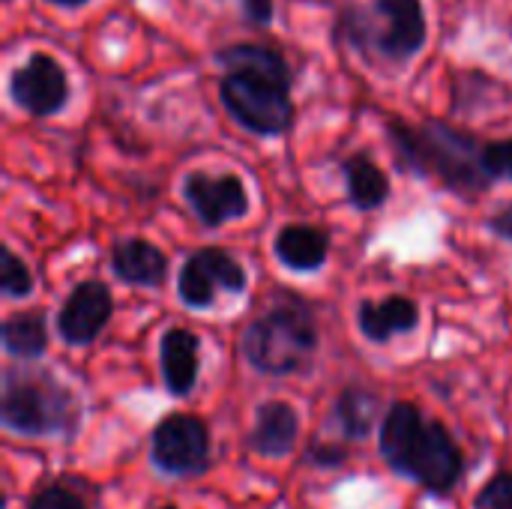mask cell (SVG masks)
<instances>
[{
    "instance_id": "obj_1",
    "label": "cell",
    "mask_w": 512,
    "mask_h": 509,
    "mask_svg": "<svg viewBox=\"0 0 512 509\" xmlns=\"http://www.w3.org/2000/svg\"><path fill=\"white\" fill-rule=\"evenodd\" d=\"M390 135L396 153L411 168L441 177L450 189L462 192L465 198L489 186V174L483 168V150L471 135L447 123H426L423 129H408L402 123H393Z\"/></svg>"
},
{
    "instance_id": "obj_2",
    "label": "cell",
    "mask_w": 512,
    "mask_h": 509,
    "mask_svg": "<svg viewBox=\"0 0 512 509\" xmlns=\"http://www.w3.org/2000/svg\"><path fill=\"white\" fill-rule=\"evenodd\" d=\"M3 426L24 438L72 435L78 426V399L48 372L9 369L3 375Z\"/></svg>"
},
{
    "instance_id": "obj_3",
    "label": "cell",
    "mask_w": 512,
    "mask_h": 509,
    "mask_svg": "<svg viewBox=\"0 0 512 509\" xmlns=\"http://www.w3.org/2000/svg\"><path fill=\"white\" fill-rule=\"evenodd\" d=\"M243 357L261 375L303 372L318 351V330L303 306H279L261 315L243 336Z\"/></svg>"
},
{
    "instance_id": "obj_4",
    "label": "cell",
    "mask_w": 512,
    "mask_h": 509,
    "mask_svg": "<svg viewBox=\"0 0 512 509\" xmlns=\"http://www.w3.org/2000/svg\"><path fill=\"white\" fill-rule=\"evenodd\" d=\"M291 78L234 69L222 78L219 93L231 117L255 135H279L291 126Z\"/></svg>"
},
{
    "instance_id": "obj_5",
    "label": "cell",
    "mask_w": 512,
    "mask_h": 509,
    "mask_svg": "<svg viewBox=\"0 0 512 509\" xmlns=\"http://www.w3.org/2000/svg\"><path fill=\"white\" fill-rule=\"evenodd\" d=\"M396 474L420 483L432 495H447L459 486L465 474V456L444 423L426 420L414 435Z\"/></svg>"
},
{
    "instance_id": "obj_6",
    "label": "cell",
    "mask_w": 512,
    "mask_h": 509,
    "mask_svg": "<svg viewBox=\"0 0 512 509\" xmlns=\"http://www.w3.org/2000/svg\"><path fill=\"white\" fill-rule=\"evenodd\" d=\"M153 465L168 477H201L210 468V432L195 414H168L150 438Z\"/></svg>"
},
{
    "instance_id": "obj_7",
    "label": "cell",
    "mask_w": 512,
    "mask_h": 509,
    "mask_svg": "<svg viewBox=\"0 0 512 509\" xmlns=\"http://www.w3.org/2000/svg\"><path fill=\"white\" fill-rule=\"evenodd\" d=\"M216 288L240 294L246 288V270L222 249H198L180 270L177 291L189 309H207Z\"/></svg>"
},
{
    "instance_id": "obj_8",
    "label": "cell",
    "mask_w": 512,
    "mask_h": 509,
    "mask_svg": "<svg viewBox=\"0 0 512 509\" xmlns=\"http://www.w3.org/2000/svg\"><path fill=\"white\" fill-rule=\"evenodd\" d=\"M12 99L33 117L57 114L69 99V84L63 66L48 54H33L9 78Z\"/></svg>"
},
{
    "instance_id": "obj_9",
    "label": "cell",
    "mask_w": 512,
    "mask_h": 509,
    "mask_svg": "<svg viewBox=\"0 0 512 509\" xmlns=\"http://www.w3.org/2000/svg\"><path fill=\"white\" fill-rule=\"evenodd\" d=\"M111 312H114V300L108 285L90 279L75 285V291L66 297L57 315V330L66 345H90L111 321Z\"/></svg>"
},
{
    "instance_id": "obj_10",
    "label": "cell",
    "mask_w": 512,
    "mask_h": 509,
    "mask_svg": "<svg viewBox=\"0 0 512 509\" xmlns=\"http://www.w3.org/2000/svg\"><path fill=\"white\" fill-rule=\"evenodd\" d=\"M186 201L195 210V216L216 228L231 219H243L249 210V195L246 186L237 177H207V174H192L186 180Z\"/></svg>"
},
{
    "instance_id": "obj_11",
    "label": "cell",
    "mask_w": 512,
    "mask_h": 509,
    "mask_svg": "<svg viewBox=\"0 0 512 509\" xmlns=\"http://www.w3.org/2000/svg\"><path fill=\"white\" fill-rule=\"evenodd\" d=\"M375 9L387 18V30L378 39L384 57H414L426 42V15L420 0H375Z\"/></svg>"
},
{
    "instance_id": "obj_12",
    "label": "cell",
    "mask_w": 512,
    "mask_h": 509,
    "mask_svg": "<svg viewBox=\"0 0 512 509\" xmlns=\"http://www.w3.org/2000/svg\"><path fill=\"white\" fill-rule=\"evenodd\" d=\"M300 435V417L288 402H267L255 414V426L249 432L252 453L264 459H282L294 450Z\"/></svg>"
},
{
    "instance_id": "obj_13",
    "label": "cell",
    "mask_w": 512,
    "mask_h": 509,
    "mask_svg": "<svg viewBox=\"0 0 512 509\" xmlns=\"http://www.w3.org/2000/svg\"><path fill=\"white\" fill-rule=\"evenodd\" d=\"M162 381L171 396H189L198 384V336L174 327L162 336L159 345Z\"/></svg>"
},
{
    "instance_id": "obj_14",
    "label": "cell",
    "mask_w": 512,
    "mask_h": 509,
    "mask_svg": "<svg viewBox=\"0 0 512 509\" xmlns=\"http://www.w3.org/2000/svg\"><path fill=\"white\" fill-rule=\"evenodd\" d=\"M111 267L117 273V279H123L126 285H144V288H156L165 282L168 273V258L162 255V249H156L147 240H123L114 246L111 252Z\"/></svg>"
},
{
    "instance_id": "obj_15",
    "label": "cell",
    "mask_w": 512,
    "mask_h": 509,
    "mask_svg": "<svg viewBox=\"0 0 512 509\" xmlns=\"http://www.w3.org/2000/svg\"><path fill=\"white\" fill-rule=\"evenodd\" d=\"M360 333L369 342H390L399 333H411L420 324V309L408 297H390L384 303H363L357 312Z\"/></svg>"
},
{
    "instance_id": "obj_16",
    "label": "cell",
    "mask_w": 512,
    "mask_h": 509,
    "mask_svg": "<svg viewBox=\"0 0 512 509\" xmlns=\"http://www.w3.org/2000/svg\"><path fill=\"white\" fill-rule=\"evenodd\" d=\"M381 414V399L366 387H345L333 405V426L345 441H363Z\"/></svg>"
},
{
    "instance_id": "obj_17",
    "label": "cell",
    "mask_w": 512,
    "mask_h": 509,
    "mask_svg": "<svg viewBox=\"0 0 512 509\" xmlns=\"http://www.w3.org/2000/svg\"><path fill=\"white\" fill-rule=\"evenodd\" d=\"M330 240L309 225H288L276 234V258L291 270H318L327 261Z\"/></svg>"
},
{
    "instance_id": "obj_18",
    "label": "cell",
    "mask_w": 512,
    "mask_h": 509,
    "mask_svg": "<svg viewBox=\"0 0 512 509\" xmlns=\"http://www.w3.org/2000/svg\"><path fill=\"white\" fill-rule=\"evenodd\" d=\"M423 423L426 420H423L417 405H411V402L390 405V411L381 420V438H378L381 456L390 465V471H399V465H402V459H405V453H408V447H411V441Z\"/></svg>"
},
{
    "instance_id": "obj_19",
    "label": "cell",
    "mask_w": 512,
    "mask_h": 509,
    "mask_svg": "<svg viewBox=\"0 0 512 509\" xmlns=\"http://www.w3.org/2000/svg\"><path fill=\"white\" fill-rule=\"evenodd\" d=\"M342 168H345L351 201L360 210H375L387 201V192H390L387 174L369 156H351Z\"/></svg>"
},
{
    "instance_id": "obj_20",
    "label": "cell",
    "mask_w": 512,
    "mask_h": 509,
    "mask_svg": "<svg viewBox=\"0 0 512 509\" xmlns=\"http://www.w3.org/2000/svg\"><path fill=\"white\" fill-rule=\"evenodd\" d=\"M3 348L18 360H36L48 348V330L39 315H12L3 324Z\"/></svg>"
},
{
    "instance_id": "obj_21",
    "label": "cell",
    "mask_w": 512,
    "mask_h": 509,
    "mask_svg": "<svg viewBox=\"0 0 512 509\" xmlns=\"http://www.w3.org/2000/svg\"><path fill=\"white\" fill-rule=\"evenodd\" d=\"M219 66L225 72H234V69H246V72H264V75H282V78H291L288 72V63L279 51L273 48H264V45H231L225 51H219Z\"/></svg>"
},
{
    "instance_id": "obj_22",
    "label": "cell",
    "mask_w": 512,
    "mask_h": 509,
    "mask_svg": "<svg viewBox=\"0 0 512 509\" xmlns=\"http://www.w3.org/2000/svg\"><path fill=\"white\" fill-rule=\"evenodd\" d=\"M0 288L6 297H27L33 291V276L27 264L9 246L0 249Z\"/></svg>"
},
{
    "instance_id": "obj_23",
    "label": "cell",
    "mask_w": 512,
    "mask_h": 509,
    "mask_svg": "<svg viewBox=\"0 0 512 509\" xmlns=\"http://www.w3.org/2000/svg\"><path fill=\"white\" fill-rule=\"evenodd\" d=\"M474 509H512V474L501 471L495 474L480 495L474 498Z\"/></svg>"
},
{
    "instance_id": "obj_24",
    "label": "cell",
    "mask_w": 512,
    "mask_h": 509,
    "mask_svg": "<svg viewBox=\"0 0 512 509\" xmlns=\"http://www.w3.org/2000/svg\"><path fill=\"white\" fill-rule=\"evenodd\" d=\"M27 509H87V507H84V501H81L72 489H66V486H60V483H54V486L39 489V492L30 498Z\"/></svg>"
},
{
    "instance_id": "obj_25",
    "label": "cell",
    "mask_w": 512,
    "mask_h": 509,
    "mask_svg": "<svg viewBox=\"0 0 512 509\" xmlns=\"http://www.w3.org/2000/svg\"><path fill=\"white\" fill-rule=\"evenodd\" d=\"M483 168H486L489 177L512 180V138L492 141V144L483 147Z\"/></svg>"
},
{
    "instance_id": "obj_26",
    "label": "cell",
    "mask_w": 512,
    "mask_h": 509,
    "mask_svg": "<svg viewBox=\"0 0 512 509\" xmlns=\"http://www.w3.org/2000/svg\"><path fill=\"white\" fill-rule=\"evenodd\" d=\"M348 459V453L336 444H315L309 450V462H315L318 468H339Z\"/></svg>"
},
{
    "instance_id": "obj_27",
    "label": "cell",
    "mask_w": 512,
    "mask_h": 509,
    "mask_svg": "<svg viewBox=\"0 0 512 509\" xmlns=\"http://www.w3.org/2000/svg\"><path fill=\"white\" fill-rule=\"evenodd\" d=\"M243 3V9H246V18L252 21V24H270V18H273V0H240Z\"/></svg>"
},
{
    "instance_id": "obj_28",
    "label": "cell",
    "mask_w": 512,
    "mask_h": 509,
    "mask_svg": "<svg viewBox=\"0 0 512 509\" xmlns=\"http://www.w3.org/2000/svg\"><path fill=\"white\" fill-rule=\"evenodd\" d=\"M489 228L498 234V237H504V240H512V207H504V210H498L492 219H489Z\"/></svg>"
},
{
    "instance_id": "obj_29",
    "label": "cell",
    "mask_w": 512,
    "mask_h": 509,
    "mask_svg": "<svg viewBox=\"0 0 512 509\" xmlns=\"http://www.w3.org/2000/svg\"><path fill=\"white\" fill-rule=\"evenodd\" d=\"M48 3H57V6H81L87 0H48Z\"/></svg>"
},
{
    "instance_id": "obj_30",
    "label": "cell",
    "mask_w": 512,
    "mask_h": 509,
    "mask_svg": "<svg viewBox=\"0 0 512 509\" xmlns=\"http://www.w3.org/2000/svg\"><path fill=\"white\" fill-rule=\"evenodd\" d=\"M162 509H177V507H174V504H168V507H162Z\"/></svg>"
}]
</instances>
